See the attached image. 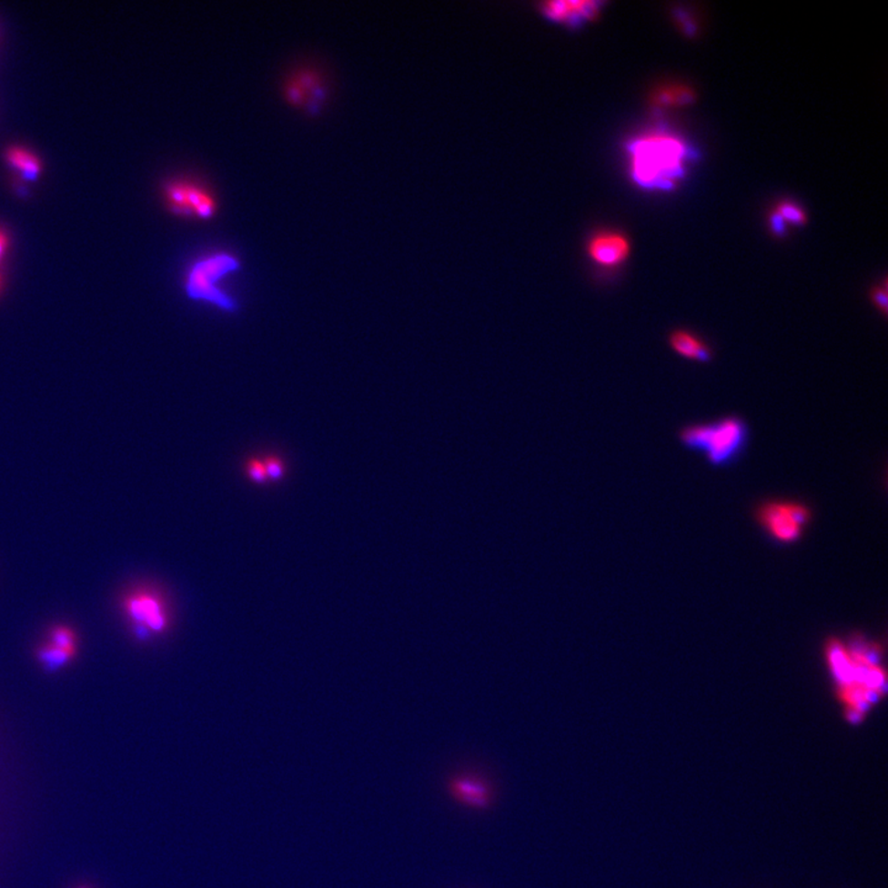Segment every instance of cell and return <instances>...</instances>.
<instances>
[{
	"instance_id": "1",
	"label": "cell",
	"mask_w": 888,
	"mask_h": 888,
	"mask_svg": "<svg viewBox=\"0 0 888 888\" xmlns=\"http://www.w3.org/2000/svg\"><path fill=\"white\" fill-rule=\"evenodd\" d=\"M628 168L638 187L650 190L674 188L685 175L691 152L685 141L665 130H651L627 146Z\"/></svg>"
},
{
	"instance_id": "2",
	"label": "cell",
	"mask_w": 888,
	"mask_h": 888,
	"mask_svg": "<svg viewBox=\"0 0 888 888\" xmlns=\"http://www.w3.org/2000/svg\"><path fill=\"white\" fill-rule=\"evenodd\" d=\"M686 449L700 452L714 467L733 463L747 446V423L737 416H730L710 423L688 426L680 433Z\"/></svg>"
},
{
	"instance_id": "3",
	"label": "cell",
	"mask_w": 888,
	"mask_h": 888,
	"mask_svg": "<svg viewBox=\"0 0 888 888\" xmlns=\"http://www.w3.org/2000/svg\"><path fill=\"white\" fill-rule=\"evenodd\" d=\"M239 269V262L227 253H218L194 263L187 278L189 299L206 301L227 312L237 311L238 305L217 287L218 280Z\"/></svg>"
},
{
	"instance_id": "4",
	"label": "cell",
	"mask_w": 888,
	"mask_h": 888,
	"mask_svg": "<svg viewBox=\"0 0 888 888\" xmlns=\"http://www.w3.org/2000/svg\"><path fill=\"white\" fill-rule=\"evenodd\" d=\"M632 253V244L622 232L603 230L596 232L585 246L586 258L592 268L610 274L622 268Z\"/></svg>"
},
{
	"instance_id": "5",
	"label": "cell",
	"mask_w": 888,
	"mask_h": 888,
	"mask_svg": "<svg viewBox=\"0 0 888 888\" xmlns=\"http://www.w3.org/2000/svg\"><path fill=\"white\" fill-rule=\"evenodd\" d=\"M759 520L776 540L791 543L800 539L803 527L810 522L811 511L794 502H768L759 510Z\"/></svg>"
},
{
	"instance_id": "6",
	"label": "cell",
	"mask_w": 888,
	"mask_h": 888,
	"mask_svg": "<svg viewBox=\"0 0 888 888\" xmlns=\"http://www.w3.org/2000/svg\"><path fill=\"white\" fill-rule=\"evenodd\" d=\"M124 612L134 623L138 638L150 637L166 630V613L157 594L150 590L138 589L126 595L123 601Z\"/></svg>"
},
{
	"instance_id": "7",
	"label": "cell",
	"mask_w": 888,
	"mask_h": 888,
	"mask_svg": "<svg viewBox=\"0 0 888 888\" xmlns=\"http://www.w3.org/2000/svg\"><path fill=\"white\" fill-rule=\"evenodd\" d=\"M447 792L454 802L473 811L490 810L495 790L490 780L474 772L454 773L447 782Z\"/></svg>"
},
{
	"instance_id": "8",
	"label": "cell",
	"mask_w": 888,
	"mask_h": 888,
	"mask_svg": "<svg viewBox=\"0 0 888 888\" xmlns=\"http://www.w3.org/2000/svg\"><path fill=\"white\" fill-rule=\"evenodd\" d=\"M602 8L603 3L596 0H553L542 3L540 12L548 22L578 29L598 19Z\"/></svg>"
},
{
	"instance_id": "9",
	"label": "cell",
	"mask_w": 888,
	"mask_h": 888,
	"mask_svg": "<svg viewBox=\"0 0 888 888\" xmlns=\"http://www.w3.org/2000/svg\"><path fill=\"white\" fill-rule=\"evenodd\" d=\"M671 349L682 358L699 363H710L713 358V352L702 338L695 333L686 329H676L669 338Z\"/></svg>"
},
{
	"instance_id": "10",
	"label": "cell",
	"mask_w": 888,
	"mask_h": 888,
	"mask_svg": "<svg viewBox=\"0 0 888 888\" xmlns=\"http://www.w3.org/2000/svg\"><path fill=\"white\" fill-rule=\"evenodd\" d=\"M6 158H8L10 165L20 171L27 179L36 178L40 175L41 163L39 158L31 152L24 150V148H9Z\"/></svg>"
},
{
	"instance_id": "11",
	"label": "cell",
	"mask_w": 888,
	"mask_h": 888,
	"mask_svg": "<svg viewBox=\"0 0 888 888\" xmlns=\"http://www.w3.org/2000/svg\"><path fill=\"white\" fill-rule=\"evenodd\" d=\"M693 99L692 90L682 86H664L653 96V102L661 107L688 106Z\"/></svg>"
},
{
	"instance_id": "12",
	"label": "cell",
	"mask_w": 888,
	"mask_h": 888,
	"mask_svg": "<svg viewBox=\"0 0 888 888\" xmlns=\"http://www.w3.org/2000/svg\"><path fill=\"white\" fill-rule=\"evenodd\" d=\"M76 653L77 651L66 650V648L58 647V645L47 641L46 643H44L40 647L39 661L47 671H55L61 669L62 666L68 664Z\"/></svg>"
},
{
	"instance_id": "13",
	"label": "cell",
	"mask_w": 888,
	"mask_h": 888,
	"mask_svg": "<svg viewBox=\"0 0 888 888\" xmlns=\"http://www.w3.org/2000/svg\"><path fill=\"white\" fill-rule=\"evenodd\" d=\"M807 221L806 214L796 204L790 203V201H785V203L780 204L777 207L775 213L772 214V228L777 232V234L782 235L783 232V224L793 225V227H800Z\"/></svg>"
},
{
	"instance_id": "14",
	"label": "cell",
	"mask_w": 888,
	"mask_h": 888,
	"mask_svg": "<svg viewBox=\"0 0 888 888\" xmlns=\"http://www.w3.org/2000/svg\"><path fill=\"white\" fill-rule=\"evenodd\" d=\"M872 300L873 305L883 317H886L888 311V294H887V284L883 283V286H876L872 290Z\"/></svg>"
},
{
	"instance_id": "15",
	"label": "cell",
	"mask_w": 888,
	"mask_h": 888,
	"mask_svg": "<svg viewBox=\"0 0 888 888\" xmlns=\"http://www.w3.org/2000/svg\"><path fill=\"white\" fill-rule=\"evenodd\" d=\"M249 477H251L253 481L256 483H265L268 475H267L266 466L261 463V461H252L248 467Z\"/></svg>"
},
{
	"instance_id": "16",
	"label": "cell",
	"mask_w": 888,
	"mask_h": 888,
	"mask_svg": "<svg viewBox=\"0 0 888 888\" xmlns=\"http://www.w3.org/2000/svg\"><path fill=\"white\" fill-rule=\"evenodd\" d=\"M266 470L268 478L273 479V480H279V479H282L284 475V468L282 464H280V461H278L277 459H270L267 461Z\"/></svg>"
},
{
	"instance_id": "17",
	"label": "cell",
	"mask_w": 888,
	"mask_h": 888,
	"mask_svg": "<svg viewBox=\"0 0 888 888\" xmlns=\"http://www.w3.org/2000/svg\"><path fill=\"white\" fill-rule=\"evenodd\" d=\"M6 247H8V239H6V236L3 232H0V259L5 256Z\"/></svg>"
},
{
	"instance_id": "18",
	"label": "cell",
	"mask_w": 888,
	"mask_h": 888,
	"mask_svg": "<svg viewBox=\"0 0 888 888\" xmlns=\"http://www.w3.org/2000/svg\"><path fill=\"white\" fill-rule=\"evenodd\" d=\"M81 888H88V887H81Z\"/></svg>"
}]
</instances>
